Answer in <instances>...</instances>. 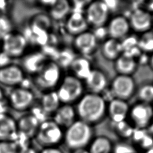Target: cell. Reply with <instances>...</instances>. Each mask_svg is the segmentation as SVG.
<instances>
[{
    "instance_id": "d6986e66",
    "label": "cell",
    "mask_w": 153,
    "mask_h": 153,
    "mask_svg": "<svg viewBox=\"0 0 153 153\" xmlns=\"http://www.w3.org/2000/svg\"><path fill=\"white\" fill-rule=\"evenodd\" d=\"M110 38L118 40L125 38L130 26L128 20L124 16H118L112 19L106 27Z\"/></svg>"
},
{
    "instance_id": "484cf974",
    "label": "cell",
    "mask_w": 153,
    "mask_h": 153,
    "mask_svg": "<svg viewBox=\"0 0 153 153\" xmlns=\"http://www.w3.org/2000/svg\"><path fill=\"white\" fill-rule=\"evenodd\" d=\"M131 137L136 143L145 151L153 147V137L149 133L147 128H134Z\"/></svg>"
},
{
    "instance_id": "603a6c76",
    "label": "cell",
    "mask_w": 153,
    "mask_h": 153,
    "mask_svg": "<svg viewBox=\"0 0 153 153\" xmlns=\"http://www.w3.org/2000/svg\"><path fill=\"white\" fill-rule=\"evenodd\" d=\"M128 111V105L126 100L115 98L109 102L108 111L114 124L124 121Z\"/></svg>"
},
{
    "instance_id": "8992f818",
    "label": "cell",
    "mask_w": 153,
    "mask_h": 153,
    "mask_svg": "<svg viewBox=\"0 0 153 153\" xmlns=\"http://www.w3.org/2000/svg\"><path fill=\"white\" fill-rule=\"evenodd\" d=\"M28 46L23 33L14 30L1 40V51L11 59L22 58L26 53Z\"/></svg>"
},
{
    "instance_id": "4dcf8cb0",
    "label": "cell",
    "mask_w": 153,
    "mask_h": 153,
    "mask_svg": "<svg viewBox=\"0 0 153 153\" xmlns=\"http://www.w3.org/2000/svg\"><path fill=\"white\" fill-rule=\"evenodd\" d=\"M115 124V130L117 134L123 138H128L132 136L134 128L128 124L125 120Z\"/></svg>"
},
{
    "instance_id": "74e56055",
    "label": "cell",
    "mask_w": 153,
    "mask_h": 153,
    "mask_svg": "<svg viewBox=\"0 0 153 153\" xmlns=\"http://www.w3.org/2000/svg\"><path fill=\"white\" fill-rule=\"evenodd\" d=\"M100 95L102 96V97L103 99V100L106 102L108 101L109 102L112 100L114 99H115V97L114 96L113 93L112 92L111 88L107 89L106 88L100 94Z\"/></svg>"
},
{
    "instance_id": "5bb4252c",
    "label": "cell",
    "mask_w": 153,
    "mask_h": 153,
    "mask_svg": "<svg viewBox=\"0 0 153 153\" xmlns=\"http://www.w3.org/2000/svg\"><path fill=\"white\" fill-rule=\"evenodd\" d=\"M18 134L17 120L7 112L0 113V141H15Z\"/></svg>"
},
{
    "instance_id": "83f0119b",
    "label": "cell",
    "mask_w": 153,
    "mask_h": 153,
    "mask_svg": "<svg viewBox=\"0 0 153 153\" xmlns=\"http://www.w3.org/2000/svg\"><path fill=\"white\" fill-rule=\"evenodd\" d=\"M102 53L105 57L109 60L117 59L123 52L120 42L118 40L109 38L105 41L102 48Z\"/></svg>"
},
{
    "instance_id": "60d3db41",
    "label": "cell",
    "mask_w": 153,
    "mask_h": 153,
    "mask_svg": "<svg viewBox=\"0 0 153 153\" xmlns=\"http://www.w3.org/2000/svg\"><path fill=\"white\" fill-rule=\"evenodd\" d=\"M38 153H63V152L58 147H50V148H42V149Z\"/></svg>"
},
{
    "instance_id": "4fadbf2b",
    "label": "cell",
    "mask_w": 153,
    "mask_h": 153,
    "mask_svg": "<svg viewBox=\"0 0 153 153\" xmlns=\"http://www.w3.org/2000/svg\"><path fill=\"white\" fill-rule=\"evenodd\" d=\"M97 42L93 33L87 30L75 36L73 44L74 49L82 56L85 57L94 52Z\"/></svg>"
},
{
    "instance_id": "7a4b0ae2",
    "label": "cell",
    "mask_w": 153,
    "mask_h": 153,
    "mask_svg": "<svg viewBox=\"0 0 153 153\" xmlns=\"http://www.w3.org/2000/svg\"><path fill=\"white\" fill-rule=\"evenodd\" d=\"M92 139L91 126L78 119L64 130L63 142L71 151L77 149L87 148Z\"/></svg>"
},
{
    "instance_id": "e0dca14e",
    "label": "cell",
    "mask_w": 153,
    "mask_h": 153,
    "mask_svg": "<svg viewBox=\"0 0 153 153\" xmlns=\"http://www.w3.org/2000/svg\"><path fill=\"white\" fill-rule=\"evenodd\" d=\"M52 120L65 130L78 120L75 108L72 105L62 104L53 115Z\"/></svg>"
},
{
    "instance_id": "7402d4cb",
    "label": "cell",
    "mask_w": 153,
    "mask_h": 153,
    "mask_svg": "<svg viewBox=\"0 0 153 153\" xmlns=\"http://www.w3.org/2000/svg\"><path fill=\"white\" fill-rule=\"evenodd\" d=\"M71 75L84 81L92 71L89 60L84 56L75 57L69 65Z\"/></svg>"
},
{
    "instance_id": "f35d334b",
    "label": "cell",
    "mask_w": 153,
    "mask_h": 153,
    "mask_svg": "<svg viewBox=\"0 0 153 153\" xmlns=\"http://www.w3.org/2000/svg\"><path fill=\"white\" fill-rule=\"evenodd\" d=\"M5 96V95L4 94V90L0 87V113L6 112V111H4L5 106H8L7 100Z\"/></svg>"
},
{
    "instance_id": "8fae6325",
    "label": "cell",
    "mask_w": 153,
    "mask_h": 153,
    "mask_svg": "<svg viewBox=\"0 0 153 153\" xmlns=\"http://www.w3.org/2000/svg\"><path fill=\"white\" fill-rule=\"evenodd\" d=\"M130 115L135 128H146L152 121L153 108L149 103H137L130 109Z\"/></svg>"
},
{
    "instance_id": "7c38bea8",
    "label": "cell",
    "mask_w": 153,
    "mask_h": 153,
    "mask_svg": "<svg viewBox=\"0 0 153 153\" xmlns=\"http://www.w3.org/2000/svg\"><path fill=\"white\" fill-rule=\"evenodd\" d=\"M22 63L20 67L25 73L35 75L41 68L50 60L46 54L41 51H36L26 53L22 57Z\"/></svg>"
},
{
    "instance_id": "ab89813d",
    "label": "cell",
    "mask_w": 153,
    "mask_h": 153,
    "mask_svg": "<svg viewBox=\"0 0 153 153\" xmlns=\"http://www.w3.org/2000/svg\"><path fill=\"white\" fill-rule=\"evenodd\" d=\"M105 4H106L109 11H115L118 7L119 4V1L116 0H107L103 1Z\"/></svg>"
},
{
    "instance_id": "c3c4849f",
    "label": "cell",
    "mask_w": 153,
    "mask_h": 153,
    "mask_svg": "<svg viewBox=\"0 0 153 153\" xmlns=\"http://www.w3.org/2000/svg\"><path fill=\"white\" fill-rule=\"evenodd\" d=\"M1 51V40H0V52Z\"/></svg>"
},
{
    "instance_id": "1f68e13d",
    "label": "cell",
    "mask_w": 153,
    "mask_h": 153,
    "mask_svg": "<svg viewBox=\"0 0 153 153\" xmlns=\"http://www.w3.org/2000/svg\"><path fill=\"white\" fill-rule=\"evenodd\" d=\"M138 97L143 103H149L153 101V85L146 84L142 86L138 91Z\"/></svg>"
},
{
    "instance_id": "cb8c5ba5",
    "label": "cell",
    "mask_w": 153,
    "mask_h": 153,
    "mask_svg": "<svg viewBox=\"0 0 153 153\" xmlns=\"http://www.w3.org/2000/svg\"><path fill=\"white\" fill-rule=\"evenodd\" d=\"M72 5L67 0L54 1L48 8V16L51 20L60 21L66 19L71 14Z\"/></svg>"
},
{
    "instance_id": "2e32d148",
    "label": "cell",
    "mask_w": 153,
    "mask_h": 153,
    "mask_svg": "<svg viewBox=\"0 0 153 153\" xmlns=\"http://www.w3.org/2000/svg\"><path fill=\"white\" fill-rule=\"evenodd\" d=\"M41 123L33 113L25 114L17 120L19 133L32 139L35 137Z\"/></svg>"
},
{
    "instance_id": "d6a6232c",
    "label": "cell",
    "mask_w": 153,
    "mask_h": 153,
    "mask_svg": "<svg viewBox=\"0 0 153 153\" xmlns=\"http://www.w3.org/2000/svg\"><path fill=\"white\" fill-rule=\"evenodd\" d=\"M51 19L48 15L46 16L44 14H39L35 16V19L32 20L30 25H34L48 32V29L51 26Z\"/></svg>"
},
{
    "instance_id": "7bdbcfd3",
    "label": "cell",
    "mask_w": 153,
    "mask_h": 153,
    "mask_svg": "<svg viewBox=\"0 0 153 153\" xmlns=\"http://www.w3.org/2000/svg\"><path fill=\"white\" fill-rule=\"evenodd\" d=\"M71 153H90L87 148L77 149L71 151Z\"/></svg>"
},
{
    "instance_id": "5b68a950",
    "label": "cell",
    "mask_w": 153,
    "mask_h": 153,
    "mask_svg": "<svg viewBox=\"0 0 153 153\" xmlns=\"http://www.w3.org/2000/svg\"><path fill=\"white\" fill-rule=\"evenodd\" d=\"M82 81L71 74L62 78L55 90L62 104L72 105L81 99L84 89Z\"/></svg>"
},
{
    "instance_id": "f546056e",
    "label": "cell",
    "mask_w": 153,
    "mask_h": 153,
    "mask_svg": "<svg viewBox=\"0 0 153 153\" xmlns=\"http://www.w3.org/2000/svg\"><path fill=\"white\" fill-rule=\"evenodd\" d=\"M13 31V23L7 14H0V40Z\"/></svg>"
},
{
    "instance_id": "3957f363",
    "label": "cell",
    "mask_w": 153,
    "mask_h": 153,
    "mask_svg": "<svg viewBox=\"0 0 153 153\" xmlns=\"http://www.w3.org/2000/svg\"><path fill=\"white\" fill-rule=\"evenodd\" d=\"M62 68L54 60H49L33 75L36 87L44 92L56 89L62 79Z\"/></svg>"
},
{
    "instance_id": "9a60e30c",
    "label": "cell",
    "mask_w": 153,
    "mask_h": 153,
    "mask_svg": "<svg viewBox=\"0 0 153 153\" xmlns=\"http://www.w3.org/2000/svg\"><path fill=\"white\" fill-rule=\"evenodd\" d=\"M129 24L130 27L138 32L149 31L152 25V17L144 10L137 8L130 15Z\"/></svg>"
},
{
    "instance_id": "d590c367",
    "label": "cell",
    "mask_w": 153,
    "mask_h": 153,
    "mask_svg": "<svg viewBox=\"0 0 153 153\" xmlns=\"http://www.w3.org/2000/svg\"><path fill=\"white\" fill-rule=\"evenodd\" d=\"M113 153H135L134 148L126 143H118L114 145Z\"/></svg>"
},
{
    "instance_id": "ee69618b",
    "label": "cell",
    "mask_w": 153,
    "mask_h": 153,
    "mask_svg": "<svg viewBox=\"0 0 153 153\" xmlns=\"http://www.w3.org/2000/svg\"><path fill=\"white\" fill-rule=\"evenodd\" d=\"M147 130L149 132V133L153 137V121H152L150 124L148 126Z\"/></svg>"
},
{
    "instance_id": "f1b7e54d",
    "label": "cell",
    "mask_w": 153,
    "mask_h": 153,
    "mask_svg": "<svg viewBox=\"0 0 153 153\" xmlns=\"http://www.w3.org/2000/svg\"><path fill=\"white\" fill-rule=\"evenodd\" d=\"M138 47L145 53L153 52V32H144L138 39Z\"/></svg>"
},
{
    "instance_id": "277c9868",
    "label": "cell",
    "mask_w": 153,
    "mask_h": 153,
    "mask_svg": "<svg viewBox=\"0 0 153 153\" xmlns=\"http://www.w3.org/2000/svg\"><path fill=\"white\" fill-rule=\"evenodd\" d=\"M64 129L52 119L41 122L35 136L37 143L42 148L57 147L63 142Z\"/></svg>"
},
{
    "instance_id": "8d00e7d4",
    "label": "cell",
    "mask_w": 153,
    "mask_h": 153,
    "mask_svg": "<svg viewBox=\"0 0 153 153\" xmlns=\"http://www.w3.org/2000/svg\"><path fill=\"white\" fill-rule=\"evenodd\" d=\"M95 36L97 40L105 39V37L108 35L107 28L104 26L94 28V31L92 32Z\"/></svg>"
},
{
    "instance_id": "d4e9b609",
    "label": "cell",
    "mask_w": 153,
    "mask_h": 153,
    "mask_svg": "<svg viewBox=\"0 0 153 153\" xmlns=\"http://www.w3.org/2000/svg\"><path fill=\"white\" fill-rule=\"evenodd\" d=\"M113 148L111 140L104 136L93 138L87 147L90 153H113Z\"/></svg>"
},
{
    "instance_id": "836d02e7",
    "label": "cell",
    "mask_w": 153,
    "mask_h": 153,
    "mask_svg": "<svg viewBox=\"0 0 153 153\" xmlns=\"http://www.w3.org/2000/svg\"><path fill=\"white\" fill-rule=\"evenodd\" d=\"M20 149L14 141H0V153H19Z\"/></svg>"
},
{
    "instance_id": "bcb514c9",
    "label": "cell",
    "mask_w": 153,
    "mask_h": 153,
    "mask_svg": "<svg viewBox=\"0 0 153 153\" xmlns=\"http://www.w3.org/2000/svg\"><path fill=\"white\" fill-rule=\"evenodd\" d=\"M149 63H150L151 68L153 69V53H152L151 58L149 59Z\"/></svg>"
},
{
    "instance_id": "52a82bcc",
    "label": "cell",
    "mask_w": 153,
    "mask_h": 153,
    "mask_svg": "<svg viewBox=\"0 0 153 153\" xmlns=\"http://www.w3.org/2000/svg\"><path fill=\"white\" fill-rule=\"evenodd\" d=\"M35 94L28 88L18 86L13 88L7 97L8 105L17 111H25L30 109L35 102Z\"/></svg>"
},
{
    "instance_id": "4316f807",
    "label": "cell",
    "mask_w": 153,
    "mask_h": 153,
    "mask_svg": "<svg viewBox=\"0 0 153 153\" xmlns=\"http://www.w3.org/2000/svg\"><path fill=\"white\" fill-rule=\"evenodd\" d=\"M136 68V62L133 58L122 54L116 59L115 68L120 75H130L134 71Z\"/></svg>"
},
{
    "instance_id": "b9f144b4",
    "label": "cell",
    "mask_w": 153,
    "mask_h": 153,
    "mask_svg": "<svg viewBox=\"0 0 153 153\" xmlns=\"http://www.w3.org/2000/svg\"><path fill=\"white\" fill-rule=\"evenodd\" d=\"M19 153H38V152L36 151V149L32 147L31 145H30L25 148L21 149Z\"/></svg>"
},
{
    "instance_id": "9c48e42d",
    "label": "cell",
    "mask_w": 153,
    "mask_h": 153,
    "mask_svg": "<svg viewBox=\"0 0 153 153\" xmlns=\"http://www.w3.org/2000/svg\"><path fill=\"white\" fill-rule=\"evenodd\" d=\"M110 88L115 98L126 101L134 93L135 84L130 75H118L113 79Z\"/></svg>"
},
{
    "instance_id": "ffe728a7",
    "label": "cell",
    "mask_w": 153,
    "mask_h": 153,
    "mask_svg": "<svg viewBox=\"0 0 153 153\" xmlns=\"http://www.w3.org/2000/svg\"><path fill=\"white\" fill-rule=\"evenodd\" d=\"M84 85L88 93L100 94L106 88V77L102 71L92 69L90 75L84 80Z\"/></svg>"
},
{
    "instance_id": "44dd1931",
    "label": "cell",
    "mask_w": 153,
    "mask_h": 153,
    "mask_svg": "<svg viewBox=\"0 0 153 153\" xmlns=\"http://www.w3.org/2000/svg\"><path fill=\"white\" fill-rule=\"evenodd\" d=\"M62 105L55 90L44 92L39 100V109L44 116H53Z\"/></svg>"
},
{
    "instance_id": "30bf717a",
    "label": "cell",
    "mask_w": 153,
    "mask_h": 153,
    "mask_svg": "<svg viewBox=\"0 0 153 153\" xmlns=\"http://www.w3.org/2000/svg\"><path fill=\"white\" fill-rule=\"evenodd\" d=\"M25 78V73L20 66L10 63L0 68V84L13 88L20 86Z\"/></svg>"
},
{
    "instance_id": "7dc6e473",
    "label": "cell",
    "mask_w": 153,
    "mask_h": 153,
    "mask_svg": "<svg viewBox=\"0 0 153 153\" xmlns=\"http://www.w3.org/2000/svg\"><path fill=\"white\" fill-rule=\"evenodd\" d=\"M145 153H153V147L146 150Z\"/></svg>"
},
{
    "instance_id": "ac0fdd59",
    "label": "cell",
    "mask_w": 153,
    "mask_h": 153,
    "mask_svg": "<svg viewBox=\"0 0 153 153\" xmlns=\"http://www.w3.org/2000/svg\"><path fill=\"white\" fill-rule=\"evenodd\" d=\"M88 24L84 13L72 11L65 19V29L71 35L76 36L87 30Z\"/></svg>"
},
{
    "instance_id": "ba28073f",
    "label": "cell",
    "mask_w": 153,
    "mask_h": 153,
    "mask_svg": "<svg viewBox=\"0 0 153 153\" xmlns=\"http://www.w3.org/2000/svg\"><path fill=\"white\" fill-rule=\"evenodd\" d=\"M109 11L103 1L90 2L84 12L85 19L94 28L104 26L108 20Z\"/></svg>"
},
{
    "instance_id": "f6af8a7d",
    "label": "cell",
    "mask_w": 153,
    "mask_h": 153,
    "mask_svg": "<svg viewBox=\"0 0 153 153\" xmlns=\"http://www.w3.org/2000/svg\"><path fill=\"white\" fill-rule=\"evenodd\" d=\"M148 9L150 11H153V1H151L148 4Z\"/></svg>"
},
{
    "instance_id": "e575fe53",
    "label": "cell",
    "mask_w": 153,
    "mask_h": 153,
    "mask_svg": "<svg viewBox=\"0 0 153 153\" xmlns=\"http://www.w3.org/2000/svg\"><path fill=\"white\" fill-rule=\"evenodd\" d=\"M138 39L136 36L132 35L124 38L122 42H120L122 48V51H125L132 47L137 46Z\"/></svg>"
},
{
    "instance_id": "6da1fadb",
    "label": "cell",
    "mask_w": 153,
    "mask_h": 153,
    "mask_svg": "<svg viewBox=\"0 0 153 153\" xmlns=\"http://www.w3.org/2000/svg\"><path fill=\"white\" fill-rule=\"evenodd\" d=\"M106 109V102L100 94L88 93L77 102L75 110L78 120L91 126L103 118Z\"/></svg>"
}]
</instances>
